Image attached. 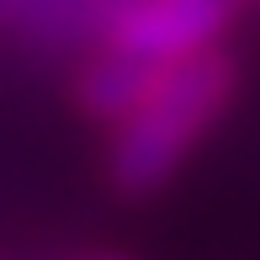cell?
Wrapping results in <instances>:
<instances>
[{
	"label": "cell",
	"instance_id": "1",
	"mask_svg": "<svg viewBox=\"0 0 260 260\" xmlns=\"http://www.w3.org/2000/svg\"><path fill=\"white\" fill-rule=\"evenodd\" d=\"M234 85H239V69L223 48H202V53L159 64L138 106L122 122H112L106 181L122 197L159 191L191 159V149L212 133V122L229 112Z\"/></svg>",
	"mask_w": 260,
	"mask_h": 260
},
{
	"label": "cell",
	"instance_id": "2",
	"mask_svg": "<svg viewBox=\"0 0 260 260\" xmlns=\"http://www.w3.org/2000/svg\"><path fill=\"white\" fill-rule=\"evenodd\" d=\"M234 21V0H122L101 27V48L133 53L144 64L218 48Z\"/></svg>",
	"mask_w": 260,
	"mask_h": 260
},
{
	"label": "cell",
	"instance_id": "3",
	"mask_svg": "<svg viewBox=\"0 0 260 260\" xmlns=\"http://www.w3.org/2000/svg\"><path fill=\"white\" fill-rule=\"evenodd\" d=\"M159 64H144V58L133 53H117V48H96L80 64L75 75V101L85 117H96V122H122L127 112L138 106V96L149 90V80H154Z\"/></svg>",
	"mask_w": 260,
	"mask_h": 260
},
{
	"label": "cell",
	"instance_id": "4",
	"mask_svg": "<svg viewBox=\"0 0 260 260\" xmlns=\"http://www.w3.org/2000/svg\"><path fill=\"white\" fill-rule=\"evenodd\" d=\"M75 260H127V255H112V250H90V255H75Z\"/></svg>",
	"mask_w": 260,
	"mask_h": 260
}]
</instances>
